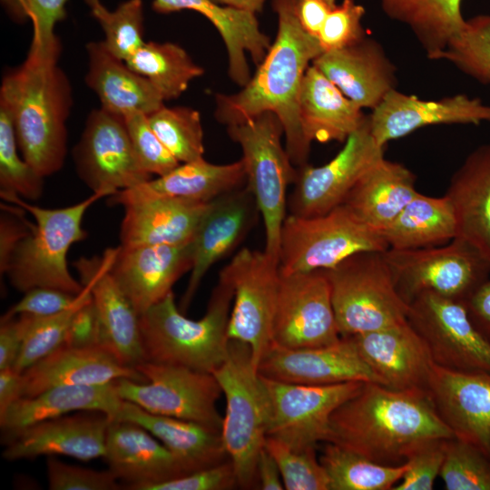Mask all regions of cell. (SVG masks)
Returning a JSON list of instances; mask_svg holds the SVG:
<instances>
[{
	"label": "cell",
	"instance_id": "obj_1",
	"mask_svg": "<svg viewBox=\"0 0 490 490\" xmlns=\"http://www.w3.org/2000/svg\"><path fill=\"white\" fill-rule=\"evenodd\" d=\"M296 0H272L278 32L263 61L249 83L233 94L215 97V117L227 126L243 122L264 112L281 122L285 148L294 165L307 164L310 142L302 131L299 99L307 69L323 53L318 39L299 24Z\"/></svg>",
	"mask_w": 490,
	"mask_h": 490
},
{
	"label": "cell",
	"instance_id": "obj_2",
	"mask_svg": "<svg viewBox=\"0 0 490 490\" xmlns=\"http://www.w3.org/2000/svg\"><path fill=\"white\" fill-rule=\"evenodd\" d=\"M452 437L426 391L365 382L332 414L327 442L376 463L397 466L421 443Z\"/></svg>",
	"mask_w": 490,
	"mask_h": 490
},
{
	"label": "cell",
	"instance_id": "obj_3",
	"mask_svg": "<svg viewBox=\"0 0 490 490\" xmlns=\"http://www.w3.org/2000/svg\"><path fill=\"white\" fill-rule=\"evenodd\" d=\"M58 59L28 52L24 62L3 77L0 89V103L11 114L19 151L44 178L63 167L67 152L66 121L73 96Z\"/></svg>",
	"mask_w": 490,
	"mask_h": 490
},
{
	"label": "cell",
	"instance_id": "obj_4",
	"mask_svg": "<svg viewBox=\"0 0 490 490\" xmlns=\"http://www.w3.org/2000/svg\"><path fill=\"white\" fill-rule=\"evenodd\" d=\"M232 301V287L221 274L200 319L185 317L173 292L168 294L139 317L144 361L213 373L228 357Z\"/></svg>",
	"mask_w": 490,
	"mask_h": 490
},
{
	"label": "cell",
	"instance_id": "obj_5",
	"mask_svg": "<svg viewBox=\"0 0 490 490\" xmlns=\"http://www.w3.org/2000/svg\"><path fill=\"white\" fill-rule=\"evenodd\" d=\"M106 192H93L85 200L71 206L47 209L32 205L18 195L2 198L32 214L35 225L14 250L6 270L10 284L25 292L36 287L58 289L78 295L83 285L70 273L67 253L71 246L86 238L82 227L84 214Z\"/></svg>",
	"mask_w": 490,
	"mask_h": 490
},
{
	"label": "cell",
	"instance_id": "obj_6",
	"mask_svg": "<svg viewBox=\"0 0 490 490\" xmlns=\"http://www.w3.org/2000/svg\"><path fill=\"white\" fill-rule=\"evenodd\" d=\"M225 397L220 436L242 489L258 486L257 463L270 422V401L249 345L230 340L223 364L213 373Z\"/></svg>",
	"mask_w": 490,
	"mask_h": 490
},
{
	"label": "cell",
	"instance_id": "obj_7",
	"mask_svg": "<svg viewBox=\"0 0 490 490\" xmlns=\"http://www.w3.org/2000/svg\"><path fill=\"white\" fill-rule=\"evenodd\" d=\"M340 337L407 321L409 305L399 295L383 251H362L326 270Z\"/></svg>",
	"mask_w": 490,
	"mask_h": 490
},
{
	"label": "cell",
	"instance_id": "obj_8",
	"mask_svg": "<svg viewBox=\"0 0 490 490\" xmlns=\"http://www.w3.org/2000/svg\"><path fill=\"white\" fill-rule=\"evenodd\" d=\"M227 127L229 136L241 149L246 186L263 220L264 250L279 261L280 230L287 216V189L297 175L281 143L283 126L274 113L264 112Z\"/></svg>",
	"mask_w": 490,
	"mask_h": 490
},
{
	"label": "cell",
	"instance_id": "obj_9",
	"mask_svg": "<svg viewBox=\"0 0 490 490\" xmlns=\"http://www.w3.org/2000/svg\"><path fill=\"white\" fill-rule=\"evenodd\" d=\"M382 234L345 204L327 213L286 216L279 236V265L284 274L329 270L362 251H385Z\"/></svg>",
	"mask_w": 490,
	"mask_h": 490
},
{
	"label": "cell",
	"instance_id": "obj_10",
	"mask_svg": "<svg viewBox=\"0 0 490 490\" xmlns=\"http://www.w3.org/2000/svg\"><path fill=\"white\" fill-rule=\"evenodd\" d=\"M383 256L399 295L408 305L423 292L466 303L490 277L489 262L459 238L428 248H388Z\"/></svg>",
	"mask_w": 490,
	"mask_h": 490
},
{
	"label": "cell",
	"instance_id": "obj_11",
	"mask_svg": "<svg viewBox=\"0 0 490 490\" xmlns=\"http://www.w3.org/2000/svg\"><path fill=\"white\" fill-rule=\"evenodd\" d=\"M145 378L115 380L120 397L152 414L192 421L221 431L216 402L221 392L212 373L143 361L135 368Z\"/></svg>",
	"mask_w": 490,
	"mask_h": 490
},
{
	"label": "cell",
	"instance_id": "obj_12",
	"mask_svg": "<svg viewBox=\"0 0 490 490\" xmlns=\"http://www.w3.org/2000/svg\"><path fill=\"white\" fill-rule=\"evenodd\" d=\"M233 289L228 338L250 346L258 364L272 343V324L280 271L265 250L243 248L220 270Z\"/></svg>",
	"mask_w": 490,
	"mask_h": 490
},
{
	"label": "cell",
	"instance_id": "obj_13",
	"mask_svg": "<svg viewBox=\"0 0 490 490\" xmlns=\"http://www.w3.org/2000/svg\"><path fill=\"white\" fill-rule=\"evenodd\" d=\"M407 321L426 343L436 365L490 372V341L475 328L464 302L423 292L409 303Z\"/></svg>",
	"mask_w": 490,
	"mask_h": 490
},
{
	"label": "cell",
	"instance_id": "obj_14",
	"mask_svg": "<svg viewBox=\"0 0 490 490\" xmlns=\"http://www.w3.org/2000/svg\"><path fill=\"white\" fill-rule=\"evenodd\" d=\"M262 378L270 401L268 436L294 448L327 442L332 414L358 394L365 383L310 386Z\"/></svg>",
	"mask_w": 490,
	"mask_h": 490
},
{
	"label": "cell",
	"instance_id": "obj_15",
	"mask_svg": "<svg viewBox=\"0 0 490 490\" xmlns=\"http://www.w3.org/2000/svg\"><path fill=\"white\" fill-rule=\"evenodd\" d=\"M80 179L93 192L130 189L152 179L140 163L124 118L102 107L92 111L73 151Z\"/></svg>",
	"mask_w": 490,
	"mask_h": 490
},
{
	"label": "cell",
	"instance_id": "obj_16",
	"mask_svg": "<svg viewBox=\"0 0 490 490\" xmlns=\"http://www.w3.org/2000/svg\"><path fill=\"white\" fill-rule=\"evenodd\" d=\"M383 158L384 147L374 139L368 115L328 162L299 167L294 189L288 198L289 213L312 217L342 205L359 179Z\"/></svg>",
	"mask_w": 490,
	"mask_h": 490
},
{
	"label": "cell",
	"instance_id": "obj_17",
	"mask_svg": "<svg viewBox=\"0 0 490 490\" xmlns=\"http://www.w3.org/2000/svg\"><path fill=\"white\" fill-rule=\"evenodd\" d=\"M340 338L326 271L280 272L272 343L306 348L331 345Z\"/></svg>",
	"mask_w": 490,
	"mask_h": 490
},
{
	"label": "cell",
	"instance_id": "obj_18",
	"mask_svg": "<svg viewBox=\"0 0 490 490\" xmlns=\"http://www.w3.org/2000/svg\"><path fill=\"white\" fill-rule=\"evenodd\" d=\"M426 393L454 436L490 458V372L433 365Z\"/></svg>",
	"mask_w": 490,
	"mask_h": 490
},
{
	"label": "cell",
	"instance_id": "obj_19",
	"mask_svg": "<svg viewBox=\"0 0 490 490\" xmlns=\"http://www.w3.org/2000/svg\"><path fill=\"white\" fill-rule=\"evenodd\" d=\"M265 378L299 385L321 386L348 381L379 383L349 337L331 345L289 348L271 343L258 364Z\"/></svg>",
	"mask_w": 490,
	"mask_h": 490
},
{
	"label": "cell",
	"instance_id": "obj_20",
	"mask_svg": "<svg viewBox=\"0 0 490 490\" xmlns=\"http://www.w3.org/2000/svg\"><path fill=\"white\" fill-rule=\"evenodd\" d=\"M192 267L191 242L184 245H119L109 272L139 316L172 292Z\"/></svg>",
	"mask_w": 490,
	"mask_h": 490
},
{
	"label": "cell",
	"instance_id": "obj_21",
	"mask_svg": "<svg viewBox=\"0 0 490 490\" xmlns=\"http://www.w3.org/2000/svg\"><path fill=\"white\" fill-rule=\"evenodd\" d=\"M259 214L254 197L247 186L209 202L191 241L192 267L180 302L181 312L189 308L207 271L238 247Z\"/></svg>",
	"mask_w": 490,
	"mask_h": 490
},
{
	"label": "cell",
	"instance_id": "obj_22",
	"mask_svg": "<svg viewBox=\"0 0 490 490\" xmlns=\"http://www.w3.org/2000/svg\"><path fill=\"white\" fill-rule=\"evenodd\" d=\"M116 248L103 257L80 258L74 262L82 284H89L96 311L100 343L121 364L136 368L144 361L139 315L109 272Z\"/></svg>",
	"mask_w": 490,
	"mask_h": 490
},
{
	"label": "cell",
	"instance_id": "obj_23",
	"mask_svg": "<svg viewBox=\"0 0 490 490\" xmlns=\"http://www.w3.org/2000/svg\"><path fill=\"white\" fill-rule=\"evenodd\" d=\"M368 118L374 139L385 147L388 142L426 126L490 122V105L463 93L422 100L394 89L372 110Z\"/></svg>",
	"mask_w": 490,
	"mask_h": 490
},
{
	"label": "cell",
	"instance_id": "obj_24",
	"mask_svg": "<svg viewBox=\"0 0 490 490\" xmlns=\"http://www.w3.org/2000/svg\"><path fill=\"white\" fill-rule=\"evenodd\" d=\"M110 421L92 411L45 419L4 436L2 456L10 461L53 455L82 461L103 457Z\"/></svg>",
	"mask_w": 490,
	"mask_h": 490
},
{
	"label": "cell",
	"instance_id": "obj_25",
	"mask_svg": "<svg viewBox=\"0 0 490 490\" xmlns=\"http://www.w3.org/2000/svg\"><path fill=\"white\" fill-rule=\"evenodd\" d=\"M349 338L380 385L426 391L435 363L426 343L408 321Z\"/></svg>",
	"mask_w": 490,
	"mask_h": 490
},
{
	"label": "cell",
	"instance_id": "obj_26",
	"mask_svg": "<svg viewBox=\"0 0 490 490\" xmlns=\"http://www.w3.org/2000/svg\"><path fill=\"white\" fill-rule=\"evenodd\" d=\"M104 460L127 489L148 490L188 474L179 459L152 434L137 423L110 421Z\"/></svg>",
	"mask_w": 490,
	"mask_h": 490
},
{
	"label": "cell",
	"instance_id": "obj_27",
	"mask_svg": "<svg viewBox=\"0 0 490 490\" xmlns=\"http://www.w3.org/2000/svg\"><path fill=\"white\" fill-rule=\"evenodd\" d=\"M361 109L377 107L397 89V68L376 39L368 36L335 51L324 52L311 64Z\"/></svg>",
	"mask_w": 490,
	"mask_h": 490
},
{
	"label": "cell",
	"instance_id": "obj_28",
	"mask_svg": "<svg viewBox=\"0 0 490 490\" xmlns=\"http://www.w3.org/2000/svg\"><path fill=\"white\" fill-rule=\"evenodd\" d=\"M128 378L146 382L134 368L123 366L103 345L64 343L22 372L21 397H29L56 386L97 385Z\"/></svg>",
	"mask_w": 490,
	"mask_h": 490
},
{
	"label": "cell",
	"instance_id": "obj_29",
	"mask_svg": "<svg viewBox=\"0 0 490 490\" xmlns=\"http://www.w3.org/2000/svg\"><path fill=\"white\" fill-rule=\"evenodd\" d=\"M120 245H184L192 241L209 206L190 199L149 196L122 205Z\"/></svg>",
	"mask_w": 490,
	"mask_h": 490
},
{
	"label": "cell",
	"instance_id": "obj_30",
	"mask_svg": "<svg viewBox=\"0 0 490 490\" xmlns=\"http://www.w3.org/2000/svg\"><path fill=\"white\" fill-rule=\"evenodd\" d=\"M85 2L91 8L101 3L100 0ZM152 8L160 14L192 10L207 18L225 44L229 75L240 86L246 85L251 77L247 54L259 65L271 45L253 13L223 6L212 0H153Z\"/></svg>",
	"mask_w": 490,
	"mask_h": 490
},
{
	"label": "cell",
	"instance_id": "obj_31",
	"mask_svg": "<svg viewBox=\"0 0 490 490\" xmlns=\"http://www.w3.org/2000/svg\"><path fill=\"white\" fill-rule=\"evenodd\" d=\"M246 173L240 160L215 164L203 158L181 162L169 172L135 187L118 191L109 198L112 205L149 196H171L210 202L242 187Z\"/></svg>",
	"mask_w": 490,
	"mask_h": 490
},
{
	"label": "cell",
	"instance_id": "obj_32",
	"mask_svg": "<svg viewBox=\"0 0 490 490\" xmlns=\"http://www.w3.org/2000/svg\"><path fill=\"white\" fill-rule=\"evenodd\" d=\"M445 195L454 211L456 238L473 246L490 264V143L466 158Z\"/></svg>",
	"mask_w": 490,
	"mask_h": 490
},
{
	"label": "cell",
	"instance_id": "obj_33",
	"mask_svg": "<svg viewBox=\"0 0 490 490\" xmlns=\"http://www.w3.org/2000/svg\"><path fill=\"white\" fill-rule=\"evenodd\" d=\"M116 380V379H115ZM115 380L97 385H62L19 397L0 415L3 436L74 411L101 412L115 419L122 403Z\"/></svg>",
	"mask_w": 490,
	"mask_h": 490
},
{
	"label": "cell",
	"instance_id": "obj_34",
	"mask_svg": "<svg viewBox=\"0 0 490 490\" xmlns=\"http://www.w3.org/2000/svg\"><path fill=\"white\" fill-rule=\"evenodd\" d=\"M86 50L85 82L98 96L103 109L122 117L132 112L149 115L164 104L151 82L110 54L102 41L89 43Z\"/></svg>",
	"mask_w": 490,
	"mask_h": 490
},
{
	"label": "cell",
	"instance_id": "obj_35",
	"mask_svg": "<svg viewBox=\"0 0 490 490\" xmlns=\"http://www.w3.org/2000/svg\"><path fill=\"white\" fill-rule=\"evenodd\" d=\"M299 111L302 131L310 143L344 142L368 117L312 64L302 81Z\"/></svg>",
	"mask_w": 490,
	"mask_h": 490
},
{
	"label": "cell",
	"instance_id": "obj_36",
	"mask_svg": "<svg viewBox=\"0 0 490 490\" xmlns=\"http://www.w3.org/2000/svg\"><path fill=\"white\" fill-rule=\"evenodd\" d=\"M115 419L139 424L160 440L182 464L188 473L229 459L220 433L201 424L160 416L122 400Z\"/></svg>",
	"mask_w": 490,
	"mask_h": 490
},
{
	"label": "cell",
	"instance_id": "obj_37",
	"mask_svg": "<svg viewBox=\"0 0 490 490\" xmlns=\"http://www.w3.org/2000/svg\"><path fill=\"white\" fill-rule=\"evenodd\" d=\"M417 192L415 174L384 157L359 179L343 204L365 224L381 232Z\"/></svg>",
	"mask_w": 490,
	"mask_h": 490
},
{
	"label": "cell",
	"instance_id": "obj_38",
	"mask_svg": "<svg viewBox=\"0 0 490 490\" xmlns=\"http://www.w3.org/2000/svg\"><path fill=\"white\" fill-rule=\"evenodd\" d=\"M388 248L412 250L439 246L456 237V221L446 195L417 194L380 232Z\"/></svg>",
	"mask_w": 490,
	"mask_h": 490
},
{
	"label": "cell",
	"instance_id": "obj_39",
	"mask_svg": "<svg viewBox=\"0 0 490 490\" xmlns=\"http://www.w3.org/2000/svg\"><path fill=\"white\" fill-rule=\"evenodd\" d=\"M379 1L387 17L408 27L430 60H439L466 22L462 0Z\"/></svg>",
	"mask_w": 490,
	"mask_h": 490
},
{
	"label": "cell",
	"instance_id": "obj_40",
	"mask_svg": "<svg viewBox=\"0 0 490 490\" xmlns=\"http://www.w3.org/2000/svg\"><path fill=\"white\" fill-rule=\"evenodd\" d=\"M125 64L148 79L164 101L177 99L204 73L181 46L170 42H145Z\"/></svg>",
	"mask_w": 490,
	"mask_h": 490
},
{
	"label": "cell",
	"instance_id": "obj_41",
	"mask_svg": "<svg viewBox=\"0 0 490 490\" xmlns=\"http://www.w3.org/2000/svg\"><path fill=\"white\" fill-rule=\"evenodd\" d=\"M319 461L330 490H389L402 479L408 466L376 463L356 452L327 442Z\"/></svg>",
	"mask_w": 490,
	"mask_h": 490
},
{
	"label": "cell",
	"instance_id": "obj_42",
	"mask_svg": "<svg viewBox=\"0 0 490 490\" xmlns=\"http://www.w3.org/2000/svg\"><path fill=\"white\" fill-rule=\"evenodd\" d=\"M83 285V289L74 303L64 311L45 317L31 315L20 353L13 367L15 370L22 373L65 343L75 316L92 301L90 285Z\"/></svg>",
	"mask_w": 490,
	"mask_h": 490
},
{
	"label": "cell",
	"instance_id": "obj_43",
	"mask_svg": "<svg viewBox=\"0 0 490 490\" xmlns=\"http://www.w3.org/2000/svg\"><path fill=\"white\" fill-rule=\"evenodd\" d=\"M148 121L164 146L179 162L203 158V130L198 111L164 104L148 115Z\"/></svg>",
	"mask_w": 490,
	"mask_h": 490
},
{
	"label": "cell",
	"instance_id": "obj_44",
	"mask_svg": "<svg viewBox=\"0 0 490 490\" xmlns=\"http://www.w3.org/2000/svg\"><path fill=\"white\" fill-rule=\"evenodd\" d=\"M11 114L0 103V193L35 201L42 196L44 177L18 153Z\"/></svg>",
	"mask_w": 490,
	"mask_h": 490
},
{
	"label": "cell",
	"instance_id": "obj_45",
	"mask_svg": "<svg viewBox=\"0 0 490 490\" xmlns=\"http://www.w3.org/2000/svg\"><path fill=\"white\" fill-rule=\"evenodd\" d=\"M446 60L464 74L490 85V15L466 19L439 60Z\"/></svg>",
	"mask_w": 490,
	"mask_h": 490
},
{
	"label": "cell",
	"instance_id": "obj_46",
	"mask_svg": "<svg viewBox=\"0 0 490 490\" xmlns=\"http://www.w3.org/2000/svg\"><path fill=\"white\" fill-rule=\"evenodd\" d=\"M91 9L103 31L104 47L116 58L125 62L145 43L142 0H127L113 11L102 3Z\"/></svg>",
	"mask_w": 490,
	"mask_h": 490
},
{
	"label": "cell",
	"instance_id": "obj_47",
	"mask_svg": "<svg viewBox=\"0 0 490 490\" xmlns=\"http://www.w3.org/2000/svg\"><path fill=\"white\" fill-rule=\"evenodd\" d=\"M67 1L1 0V3L13 20H31L33 38L29 52L44 56H60L61 43L54 27L65 17Z\"/></svg>",
	"mask_w": 490,
	"mask_h": 490
},
{
	"label": "cell",
	"instance_id": "obj_48",
	"mask_svg": "<svg viewBox=\"0 0 490 490\" xmlns=\"http://www.w3.org/2000/svg\"><path fill=\"white\" fill-rule=\"evenodd\" d=\"M265 448L275 459L284 489L330 490L328 474L316 455V446L294 448L267 436Z\"/></svg>",
	"mask_w": 490,
	"mask_h": 490
},
{
	"label": "cell",
	"instance_id": "obj_49",
	"mask_svg": "<svg viewBox=\"0 0 490 490\" xmlns=\"http://www.w3.org/2000/svg\"><path fill=\"white\" fill-rule=\"evenodd\" d=\"M439 475L447 490H490V458L467 442L447 438Z\"/></svg>",
	"mask_w": 490,
	"mask_h": 490
},
{
	"label": "cell",
	"instance_id": "obj_50",
	"mask_svg": "<svg viewBox=\"0 0 490 490\" xmlns=\"http://www.w3.org/2000/svg\"><path fill=\"white\" fill-rule=\"evenodd\" d=\"M123 118L133 151L147 172L162 176L181 163L156 135L148 115L132 112Z\"/></svg>",
	"mask_w": 490,
	"mask_h": 490
},
{
	"label": "cell",
	"instance_id": "obj_51",
	"mask_svg": "<svg viewBox=\"0 0 490 490\" xmlns=\"http://www.w3.org/2000/svg\"><path fill=\"white\" fill-rule=\"evenodd\" d=\"M365 8L355 0H342L325 20L318 41L324 52L350 46L367 36L362 24Z\"/></svg>",
	"mask_w": 490,
	"mask_h": 490
},
{
	"label": "cell",
	"instance_id": "obj_52",
	"mask_svg": "<svg viewBox=\"0 0 490 490\" xmlns=\"http://www.w3.org/2000/svg\"><path fill=\"white\" fill-rule=\"evenodd\" d=\"M446 439H431L416 446L407 456V472L392 490L433 489L442 467Z\"/></svg>",
	"mask_w": 490,
	"mask_h": 490
},
{
	"label": "cell",
	"instance_id": "obj_53",
	"mask_svg": "<svg viewBox=\"0 0 490 490\" xmlns=\"http://www.w3.org/2000/svg\"><path fill=\"white\" fill-rule=\"evenodd\" d=\"M48 487L51 490H118L116 475L108 470L97 471L74 466L49 457L46 461Z\"/></svg>",
	"mask_w": 490,
	"mask_h": 490
},
{
	"label": "cell",
	"instance_id": "obj_54",
	"mask_svg": "<svg viewBox=\"0 0 490 490\" xmlns=\"http://www.w3.org/2000/svg\"><path fill=\"white\" fill-rule=\"evenodd\" d=\"M239 487L237 475L229 459L149 487L148 490H229Z\"/></svg>",
	"mask_w": 490,
	"mask_h": 490
},
{
	"label": "cell",
	"instance_id": "obj_55",
	"mask_svg": "<svg viewBox=\"0 0 490 490\" xmlns=\"http://www.w3.org/2000/svg\"><path fill=\"white\" fill-rule=\"evenodd\" d=\"M77 295L48 287H36L24 292V297L3 317L21 314L45 317L57 314L71 307Z\"/></svg>",
	"mask_w": 490,
	"mask_h": 490
},
{
	"label": "cell",
	"instance_id": "obj_56",
	"mask_svg": "<svg viewBox=\"0 0 490 490\" xmlns=\"http://www.w3.org/2000/svg\"><path fill=\"white\" fill-rule=\"evenodd\" d=\"M31 315L18 318H1L0 326V370L13 368L20 353L30 324Z\"/></svg>",
	"mask_w": 490,
	"mask_h": 490
},
{
	"label": "cell",
	"instance_id": "obj_57",
	"mask_svg": "<svg viewBox=\"0 0 490 490\" xmlns=\"http://www.w3.org/2000/svg\"><path fill=\"white\" fill-rule=\"evenodd\" d=\"M337 5V0H296L294 12L300 26L317 38L325 20Z\"/></svg>",
	"mask_w": 490,
	"mask_h": 490
},
{
	"label": "cell",
	"instance_id": "obj_58",
	"mask_svg": "<svg viewBox=\"0 0 490 490\" xmlns=\"http://www.w3.org/2000/svg\"><path fill=\"white\" fill-rule=\"evenodd\" d=\"M31 224L18 220L15 215L2 213L0 218V272L5 274L9 260L18 243L27 236Z\"/></svg>",
	"mask_w": 490,
	"mask_h": 490
},
{
	"label": "cell",
	"instance_id": "obj_59",
	"mask_svg": "<svg viewBox=\"0 0 490 490\" xmlns=\"http://www.w3.org/2000/svg\"><path fill=\"white\" fill-rule=\"evenodd\" d=\"M465 304L475 328L490 341V277Z\"/></svg>",
	"mask_w": 490,
	"mask_h": 490
},
{
	"label": "cell",
	"instance_id": "obj_60",
	"mask_svg": "<svg viewBox=\"0 0 490 490\" xmlns=\"http://www.w3.org/2000/svg\"><path fill=\"white\" fill-rule=\"evenodd\" d=\"M257 481L258 488L262 490L284 489L279 466L265 446L261 450L257 463Z\"/></svg>",
	"mask_w": 490,
	"mask_h": 490
},
{
	"label": "cell",
	"instance_id": "obj_61",
	"mask_svg": "<svg viewBox=\"0 0 490 490\" xmlns=\"http://www.w3.org/2000/svg\"><path fill=\"white\" fill-rule=\"evenodd\" d=\"M22 393V373L14 368L0 370V415L19 397Z\"/></svg>",
	"mask_w": 490,
	"mask_h": 490
},
{
	"label": "cell",
	"instance_id": "obj_62",
	"mask_svg": "<svg viewBox=\"0 0 490 490\" xmlns=\"http://www.w3.org/2000/svg\"><path fill=\"white\" fill-rule=\"evenodd\" d=\"M215 3L241 11L256 14L263 8L266 0H212Z\"/></svg>",
	"mask_w": 490,
	"mask_h": 490
}]
</instances>
